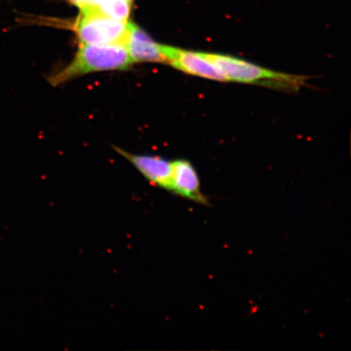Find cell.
Wrapping results in <instances>:
<instances>
[{"instance_id":"6da1fadb","label":"cell","mask_w":351,"mask_h":351,"mask_svg":"<svg viewBox=\"0 0 351 351\" xmlns=\"http://www.w3.org/2000/svg\"><path fill=\"white\" fill-rule=\"evenodd\" d=\"M133 64L124 44H80L72 62L51 77L50 82L52 85H60L87 73L124 70Z\"/></svg>"},{"instance_id":"7a4b0ae2","label":"cell","mask_w":351,"mask_h":351,"mask_svg":"<svg viewBox=\"0 0 351 351\" xmlns=\"http://www.w3.org/2000/svg\"><path fill=\"white\" fill-rule=\"evenodd\" d=\"M203 53L225 73L227 81L263 83L283 87H298L302 84V78L300 77L275 72L230 56Z\"/></svg>"},{"instance_id":"3957f363","label":"cell","mask_w":351,"mask_h":351,"mask_svg":"<svg viewBox=\"0 0 351 351\" xmlns=\"http://www.w3.org/2000/svg\"><path fill=\"white\" fill-rule=\"evenodd\" d=\"M131 22L114 19L97 10H81L75 24L80 44H124Z\"/></svg>"},{"instance_id":"277c9868","label":"cell","mask_w":351,"mask_h":351,"mask_svg":"<svg viewBox=\"0 0 351 351\" xmlns=\"http://www.w3.org/2000/svg\"><path fill=\"white\" fill-rule=\"evenodd\" d=\"M166 64L184 73L210 80L226 82V76L216 64L206 58L203 52H195L181 48L162 45Z\"/></svg>"},{"instance_id":"5b68a950","label":"cell","mask_w":351,"mask_h":351,"mask_svg":"<svg viewBox=\"0 0 351 351\" xmlns=\"http://www.w3.org/2000/svg\"><path fill=\"white\" fill-rule=\"evenodd\" d=\"M117 151L128 160L149 182L165 190H170L172 162L159 156L134 155L119 148H117Z\"/></svg>"},{"instance_id":"8992f818","label":"cell","mask_w":351,"mask_h":351,"mask_svg":"<svg viewBox=\"0 0 351 351\" xmlns=\"http://www.w3.org/2000/svg\"><path fill=\"white\" fill-rule=\"evenodd\" d=\"M125 46L134 64L135 62L166 64L161 44L154 41L147 33L132 22Z\"/></svg>"},{"instance_id":"52a82bcc","label":"cell","mask_w":351,"mask_h":351,"mask_svg":"<svg viewBox=\"0 0 351 351\" xmlns=\"http://www.w3.org/2000/svg\"><path fill=\"white\" fill-rule=\"evenodd\" d=\"M169 191L197 203H206L205 197L200 191V182L196 170L190 162L186 160L172 162Z\"/></svg>"}]
</instances>
